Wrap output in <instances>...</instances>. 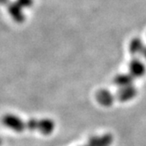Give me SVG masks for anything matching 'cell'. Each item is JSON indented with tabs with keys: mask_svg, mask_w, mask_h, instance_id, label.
Here are the masks:
<instances>
[{
	"mask_svg": "<svg viewBox=\"0 0 146 146\" xmlns=\"http://www.w3.org/2000/svg\"><path fill=\"white\" fill-rule=\"evenodd\" d=\"M10 2H11V0H0V5L6 6Z\"/></svg>",
	"mask_w": 146,
	"mask_h": 146,
	"instance_id": "cell-10",
	"label": "cell"
},
{
	"mask_svg": "<svg viewBox=\"0 0 146 146\" xmlns=\"http://www.w3.org/2000/svg\"><path fill=\"white\" fill-rule=\"evenodd\" d=\"M137 88L134 87L133 86H129L125 87H121L116 93V96L119 99V100L125 102L132 100L134 97L137 96Z\"/></svg>",
	"mask_w": 146,
	"mask_h": 146,
	"instance_id": "cell-4",
	"label": "cell"
},
{
	"mask_svg": "<svg viewBox=\"0 0 146 146\" xmlns=\"http://www.w3.org/2000/svg\"><path fill=\"white\" fill-rule=\"evenodd\" d=\"M113 82L115 83V85H117L120 88L132 86L133 76L130 74H121V75L116 76V78H114Z\"/></svg>",
	"mask_w": 146,
	"mask_h": 146,
	"instance_id": "cell-7",
	"label": "cell"
},
{
	"mask_svg": "<svg viewBox=\"0 0 146 146\" xmlns=\"http://www.w3.org/2000/svg\"><path fill=\"white\" fill-rule=\"evenodd\" d=\"M96 99L98 102L101 104L102 106L109 107L112 105L114 100V95H113L110 92L107 90H101L97 93Z\"/></svg>",
	"mask_w": 146,
	"mask_h": 146,
	"instance_id": "cell-6",
	"label": "cell"
},
{
	"mask_svg": "<svg viewBox=\"0 0 146 146\" xmlns=\"http://www.w3.org/2000/svg\"><path fill=\"white\" fill-rule=\"evenodd\" d=\"M16 1L21 5V7L25 8H29L33 5L34 4V0H16Z\"/></svg>",
	"mask_w": 146,
	"mask_h": 146,
	"instance_id": "cell-9",
	"label": "cell"
},
{
	"mask_svg": "<svg viewBox=\"0 0 146 146\" xmlns=\"http://www.w3.org/2000/svg\"><path fill=\"white\" fill-rule=\"evenodd\" d=\"M1 122L5 127L15 132H23L25 129V121L13 113H5L1 118Z\"/></svg>",
	"mask_w": 146,
	"mask_h": 146,
	"instance_id": "cell-2",
	"label": "cell"
},
{
	"mask_svg": "<svg viewBox=\"0 0 146 146\" xmlns=\"http://www.w3.org/2000/svg\"><path fill=\"white\" fill-rule=\"evenodd\" d=\"M145 66L138 59H133L129 64V74L133 77L139 78L144 75Z\"/></svg>",
	"mask_w": 146,
	"mask_h": 146,
	"instance_id": "cell-5",
	"label": "cell"
},
{
	"mask_svg": "<svg viewBox=\"0 0 146 146\" xmlns=\"http://www.w3.org/2000/svg\"><path fill=\"white\" fill-rule=\"evenodd\" d=\"M144 50L143 48V43L142 42V40L138 38H135L134 39L129 46V51H130V54L131 55H137L139 53H143Z\"/></svg>",
	"mask_w": 146,
	"mask_h": 146,
	"instance_id": "cell-8",
	"label": "cell"
},
{
	"mask_svg": "<svg viewBox=\"0 0 146 146\" xmlns=\"http://www.w3.org/2000/svg\"><path fill=\"white\" fill-rule=\"evenodd\" d=\"M1 143H2V141H1V139H0V145H1Z\"/></svg>",
	"mask_w": 146,
	"mask_h": 146,
	"instance_id": "cell-11",
	"label": "cell"
},
{
	"mask_svg": "<svg viewBox=\"0 0 146 146\" xmlns=\"http://www.w3.org/2000/svg\"><path fill=\"white\" fill-rule=\"evenodd\" d=\"M25 129L31 131H38L43 135H49L55 129V122L48 118L30 119L25 121Z\"/></svg>",
	"mask_w": 146,
	"mask_h": 146,
	"instance_id": "cell-1",
	"label": "cell"
},
{
	"mask_svg": "<svg viewBox=\"0 0 146 146\" xmlns=\"http://www.w3.org/2000/svg\"><path fill=\"white\" fill-rule=\"evenodd\" d=\"M7 12L11 16V18L17 23H22L25 21V13H24V8L21 7L16 0L15 1H11L7 5Z\"/></svg>",
	"mask_w": 146,
	"mask_h": 146,
	"instance_id": "cell-3",
	"label": "cell"
}]
</instances>
